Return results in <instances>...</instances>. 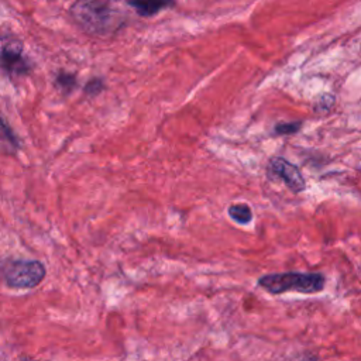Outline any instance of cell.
Segmentation results:
<instances>
[{
	"instance_id": "11",
	"label": "cell",
	"mask_w": 361,
	"mask_h": 361,
	"mask_svg": "<svg viewBox=\"0 0 361 361\" xmlns=\"http://www.w3.org/2000/svg\"><path fill=\"white\" fill-rule=\"evenodd\" d=\"M1 133H3V137L8 140V142L11 144V147L18 148V145H20V144H18V140H17L16 134L13 133V130L8 127V124H7V121H6V120H3V124H1Z\"/></svg>"
},
{
	"instance_id": "3",
	"label": "cell",
	"mask_w": 361,
	"mask_h": 361,
	"mask_svg": "<svg viewBox=\"0 0 361 361\" xmlns=\"http://www.w3.org/2000/svg\"><path fill=\"white\" fill-rule=\"evenodd\" d=\"M45 267L37 259L6 258L1 262V276L13 289H32L45 278Z\"/></svg>"
},
{
	"instance_id": "6",
	"label": "cell",
	"mask_w": 361,
	"mask_h": 361,
	"mask_svg": "<svg viewBox=\"0 0 361 361\" xmlns=\"http://www.w3.org/2000/svg\"><path fill=\"white\" fill-rule=\"evenodd\" d=\"M141 16H152L159 10L168 7L172 0H127Z\"/></svg>"
},
{
	"instance_id": "7",
	"label": "cell",
	"mask_w": 361,
	"mask_h": 361,
	"mask_svg": "<svg viewBox=\"0 0 361 361\" xmlns=\"http://www.w3.org/2000/svg\"><path fill=\"white\" fill-rule=\"evenodd\" d=\"M227 213L238 224H248L252 220V210L245 203L230 204L227 209Z\"/></svg>"
},
{
	"instance_id": "9",
	"label": "cell",
	"mask_w": 361,
	"mask_h": 361,
	"mask_svg": "<svg viewBox=\"0 0 361 361\" xmlns=\"http://www.w3.org/2000/svg\"><path fill=\"white\" fill-rule=\"evenodd\" d=\"M302 123L300 121H292V123H278L274 128V133L278 135H290L300 130Z\"/></svg>"
},
{
	"instance_id": "10",
	"label": "cell",
	"mask_w": 361,
	"mask_h": 361,
	"mask_svg": "<svg viewBox=\"0 0 361 361\" xmlns=\"http://www.w3.org/2000/svg\"><path fill=\"white\" fill-rule=\"evenodd\" d=\"M102 90H103V80H102L100 78H93V79H90V80L85 85V89H83L85 94H86V96H90V97L99 94Z\"/></svg>"
},
{
	"instance_id": "1",
	"label": "cell",
	"mask_w": 361,
	"mask_h": 361,
	"mask_svg": "<svg viewBox=\"0 0 361 361\" xmlns=\"http://www.w3.org/2000/svg\"><path fill=\"white\" fill-rule=\"evenodd\" d=\"M324 276L319 272H282L268 274L258 279V286L271 295H281L288 290L300 293H317L324 288Z\"/></svg>"
},
{
	"instance_id": "4",
	"label": "cell",
	"mask_w": 361,
	"mask_h": 361,
	"mask_svg": "<svg viewBox=\"0 0 361 361\" xmlns=\"http://www.w3.org/2000/svg\"><path fill=\"white\" fill-rule=\"evenodd\" d=\"M267 178L269 180H282L293 193H300L306 188L305 178L299 168L282 157H274L269 159L267 165Z\"/></svg>"
},
{
	"instance_id": "2",
	"label": "cell",
	"mask_w": 361,
	"mask_h": 361,
	"mask_svg": "<svg viewBox=\"0 0 361 361\" xmlns=\"http://www.w3.org/2000/svg\"><path fill=\"white\" fill-rule=\"evenodd\" d=\"M76 20L93 32L111 31L118 20V13L110 0H79L73 7Z\"/></svg>"
},
{
	"instance_id": "8",
	"label": "cell",
	"mask_w": 361,
	"mask_h": 361,
	"mask_svg": "<svg viewBox=\"0 0 361 361\" xmlns=\"http://www.w3.org/2000/svg\"><path fill=\"white\" fill-rule=\"evenodd\" d=\"M76 78L72 73H65L61 72L56 75L55 78V86L63 93V94H69L75 87H76Z\"/></svg>"
},
{
	"instance_id": "5",
	"label": "cell",
	"mask_w": 361,
	"mask_h": 361,
	"mask_svg": "<svg viewBox=\"0 0 361 361\" xmlns=\"http://www.w3.org/2000/svg\"><path fill=\"white\" fill-rule=\"evenodd\" d=\"M1 62L6 72L10 75H24L27 73L28 62L23 55V47L16 39L3 38L1 45Z\"/></svg>"
}]
</instances>
